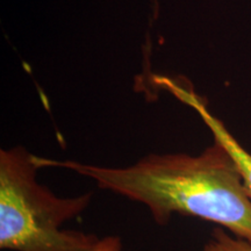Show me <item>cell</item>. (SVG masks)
Masks as SVG:
<instances>
[{"instance_id": "obj_1", "label": "cell", "mask_w": 251, "mask_h": 251, "mask_svg": "<svg viewBox=\"0 0 251 251\" xmlns=\"http://www.w3.org/2000/svg\"><path fill=\"white\" fill-rule=\"evenodd\" d=\"M35 159L40 168L76 172L102 190L142 203L161 226L174 214L194 216L251 243V198L236 163L218 141L197 156L150 153L125 168Z\"/></svg>"}, {"instance_id": "obj_2", "label": "cell", "mask_w": 251, "mask_h": 251, "mask_svg": "<svg viewBox=\"0 0 251 251\" xmlns=\"http://www.w3.org/2000/svg\"><path fill=\"white\" fill-rule=\"evenodd\" d=\"M40 166L24 147L0 150V248L13 251H87L96 234L62 229L89 207L92 193L61 198L37 183Z\"/></svg>"}, {"instance_id": "obj_3", "label": "cell", "mask_w": 251, "mask_h": 251, "mask_svg": "<svg viewBox=\"0 0 251 251\" xmlns=\"http://www.w3.org/2000/svg\"><path fill=\"white\" fill-rule=\"evenodd\" d=\"M155 80L158 85L164 87L165 90L174 94L176 98L179 99L181 102L186 103L199 114V117L202 119L205 125L212 131L214 141L221 143L229 155L231 156V158L234 159V162L236 163L238 171L242 176L243 183L251 198V153L248 152L233 135L229 133L224 122L215 118L208 111L201 98L196 94L194 91L184 87L176 80L168 77H155Z\"/></svg>"}, {"instance_id": "obj_4", "label": "cell", "mask_w": 251, "mask_h": 251, "mask_svg": "<svg viewBox=\"0 0 251 251\" xmlns=\"http://www.w3.org/2000/svg\"><path fill=\"white\" fill-rule=\"evenodd\" d=\"M201 251H251V243L227 233L222 227H215Z\"/></svg>"}, {"instance_id": "obj_5", "label": "cell", "mask_w": 251, "mask_h": 251, "mask_svg": "<svg viewBox=\"0 0 251 251\" xmlns=\"http://www.w3.org/2000/svg\"><path fill=\"white\" fill-rule=\"evenodd\" d=\"M87 251H124V247L119 236H105Z\"/></svg>"}]
</instances>
